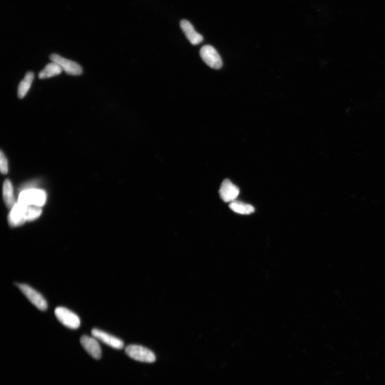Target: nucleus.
Listing matches in <instances>:
<instances>
[{"label":"nucleus","instance_id":"nucleus-1","mask_svg":"<svg viewBox=\"0 0 385 385\" xmlns=\"http://www.w3.org/2000/svg\"><path fill=\"white\" fill-rule=\"evenodd\" d=\"M47 199L46 193L42 190L30 189L21 191L18 199V202L22 205H35L42 207Z\"/></svg>","mask_w":385,"mask_h":385},{"label":"nucleus","instance_id":"nucleus-2","mask_svg":"<svg viewBox=\"0 0 385 385\" xmlns=\"http://www.w3.org/2000/svg\"><path fill=\"white\" fill-rule=\"evenodd\" d=\"M128 357L135 361L152 364L156 361L155 354L145 347L136 345L128 346L125 349Z\"/></svg>","mask_w":385,"mask_h":385},{"label":"nucleus","instance_id":"nucleus-3","mask_svg":"<svg viewBox=\"0 0 385 385\" xmlns=\"http://www.w3.org/2000/svg\"><path fill=\"white\" fill-rule=\"evenodd\" d=\"M55 315L57 319L64 326L72 330L77 329L80 326L78 316L66 308L58 307L55 309Z\"/></svg>","mask_w":385,"mask_h":385},{"label":"nucleus","instance_id":"nucleus-4","mask_svg":"<svg viewBox=\"0 0 385 385\" xmlns=\"http://www.w3.org/2000/svg\"><path fill=\"white\" fill-rule=\"evenodd\" d=\"M16 285L24 295L37 309L41 311L47 310L48 307L47 301L40 293L27 284H17Z\"/></svg>","mask_w":385,"mask_h":385},{"label":"nucleus","instance_id":"nucleus-5","mask_svg":"<svg viewBox=\"0 0 385 385\" xmlns=\"http://www.w3.org/2000/svg\"><path fill=\"white\" fill-rule=\"evenodd\" d=\"M200 54L203 61L213 69H220L222 67V58L213 46L210 45L204 46L200 50Z\"/></svg>","mask_w":385,"mask_h":385},{"label":"nucleus","instance_id":"nucleus-6","mask_svg":"<svg viewBox=\"0 0 385 385\" xmlns=\"http://www.w3.org/2000/svg\"><path fill=\"white\" fill-rule=\"evenodd\" d=\"M50 58L52 62L57 63L67 74L79 75L82 74L81 66L76 62L66 59L56 54H51Z\"/></svg>","mask_w":385,"mask_h":385},{"label":"nucleus","instance_id":"nucleus-7","mask_svg":"<svg viewBox=\"0 0 385 385\" xmlns=\"http://www.w3.org/2000/svg\"><path fill=\"white\" fill-rule=\"evenodd\" d=\"M92 335L105 344L116 350H122L124 347V343L117 337L113 336L103 331L97 329L92 330Z\"/></svg>","mask_w":385,"mask_h":385},{"label":"nucleus","instance_id":"nucleus-8","mask_svg":"<svg viewBox=\"0 0 385 385\" xmlns=\"http://www.w3.org/2000/svg\"><path fill=\"white\" fill-rule=\"evenodd\" d=\"M80 344L89 356L96 360H100L102 350L98 340L94 337L83 336L80 338Z\"/></svg>","mask_w":385,"mask_h":385},{"label":"nucleus","instance_id":"nucleus-9","mask_svg":"<svg viewBox=\"0 0 385 385\" xmlns=\"http://www.w3.org/2000/svg\"><path fill=\"white\" fill-rule=\"evenodd\" d=\"M25 208V205L17 202L11 209L7 220L11 227H18L27 221Z\"/></svg>","mask_w":385,"mask_h":385},{"label":"nucleus","instance_id":"nucleus-10","mask_svg":"<svg viewBox=\"0 0 385 385\" xmlns=\"http://www.w3.org/2000/svg\"><path fill=\"white\" fill-rule=\"evenodd\" d=\"M219 192L221 198L224 202H232L236 201L240 191L239 188L233 184L229 179H225L222 183Z\"/></svg>","mask_w":385,"mask_h":385},{"label":"nucleus","instance_id":"nucleus-11","mask_svg":"<svg viewBox=\"0 0 385 385\" xmlns=\"http://www.w3.org/2000/svg\"><path fill=\"white\" fill-rule=\"evenodd\" d=\"M180 27L183 30L187 39L193 45L198 44L203 40L200 34L196 32L194 26L189 21L183 19L180 21Z\"/></svg>","mask_w":385,"mask_h":385},{"label":"nucleus","instance_id":"nucleus-12","mask_svg":"<svg viewBox=\"0 0 385 385\" xmlns=\"http://www.w3.org/2000/svg\"><path fill=\"white\" fill-rule=\"evenodd\" d=\"M2 192L4 202L6 207L11 209L16 203L14 200L12 185L9 179L5 180Z\"/></svg>","mask_w":385,"mask_h":385},{"label":"nucleus","instance_id":"nucleus-13","mask_svg":"<svg viewBox=\"0 0 385 385\" xmlns=\"http://www.w3.org/2000/svg\"><path fill=\"white\" fill-rule=\"evenodd\" d=\"M63 70L61 66L57 63L52 62L47 64L44 69L40 72L39 77L40 79H44L55 77L56 75L61 74Z\"/></svg>","mask_w":385,"mask_h":385},{"label":"nucleus","instance_id":"nucleus-14","mask_svg":"<svg viewBox=\"0 0 385 385\" xmlns=\"http://www.w3.org/2000/svg\"><path fill=\"white\" fill-rule=\"evenodd\" d=\"M34 78V73L32 72H28L24 79L21 81L18 88V96L19 99H22L26 96L31 88Z\"/></svg>","mask_w":385,"mask_h":385},{"label":"nucleus","instance_id":"nucleus-15","mask_svg":"<svg viewBox=\"0 0 385 385\" xmlns=\"http://www.w3.org/2000/svg\"><path fill=\"white\" fill-rule=\"evenodd\" d=\"M229 207L234 212L241 215H250L255 211L253 206L240 201H235L231 202Z\"/></svg>","mask_w":385,"mask_h":385},{"label":"nucleus","instance_id":"nucleus-16","mask_svg":"<svg viewBox=\"0 0 385 385\" xmlns=\"http://www.w3.org/2000/svg\"><path fill=\"white\" fill-rule=\"evenodd\" d=\"M25 215L27 221H32L39 218L42 213L41 207L35 205H25Z\"/></svg>","mask_w":385,"mask_h":385},{"label":"nucleus","instance_id":"nucleus-17","mask_svg":"<svg viewBox=\"0 0 385 385\" xmlns=\"http://www.w3.org/2000/svg\"><path fill=\"white\" fill-rule=\"evenodd\" d=\"M0 163H1V171L2 174L5 175L8 172V164L5 155L1 152L0 154Z\"/></svg>","mask_w":385,"mask_h":385}]
</instances>
